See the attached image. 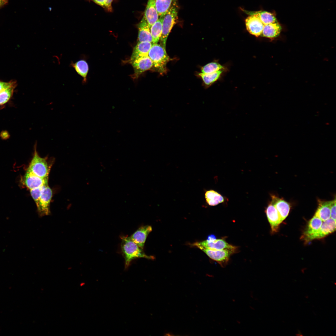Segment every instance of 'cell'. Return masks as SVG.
I'll return each instance as SVG.
<instances>
[{
    "mask_svg": "<svg viewBox=\"0 0 336 336\" xmlns=\"http://www.w3.org/2000/svg\"><path fill=\"white\" fill-rule=\"evenodd\" d=\"M323 221L315 215L309 221L307 226L301 236L305 240L307 237L316 233L320 228Z\"/></svg>",
    "mask_w": 336,
    "mask_h": 336,
    "instance_id": "cell-18",
    "label": "cell"
},
{
    "mask_svg": "<svg viewBox=\"0 0 336 336\" xmlns=\"http://www.w3.org/2000/svg\"><path fill=\"white\" fill-rule=\"evenodd\" d=\"M138 42H147L152 43L150 28L144 16L138 25Z\"/></svg>",
    "mask_w": 336,
    "mask_h": 336,
    "instance_id": "cell-15",
    "label": "cell"
},
{
    "mask_svg": "<svg viewBox=\"0 0 336 336\" xmlns=\"http://www.w3.org/2000/svg\"><path fill=\"white\" fill-rule=\"evenodd\" d=\"M222 72L221 70L209 74H205L201 73L199 75L202 78L205 84L209 86L217 80Z\"/></svg>",
    "mask_w": 336,
    "mask_h": 336,
    "instance_id": "cell-26",
    "label": "cell"
},
{
    "mask_svg": "<svg viewBox=\"0 0 336 336\" xmlns=\"http://www.w3.org/2000/svg\"><path fill=\"white\" fill-rule=\"evenodd\" d=\"M197 247L202 246L205 248L216 250L228 249L235 252L237 247L228 243L222 239H216L212 240H206L200 242H196L193 244Z\"/></svg>",
    "mask_w": 336,
    "mask_h": 336,
    "instance_id": "cell-8",
    "label": "cell"
},
{
    "mask_svg": "<svg viewBox=\"0 0 336 336\" xmlns=\"http://www.w3.org/2000/svg\"><path fill=\"white\" fill-rule=\"evenodd\" d=\"M152 44V43L147 42H138L133 49L130 62L137 58L148 56Z\"/></svg>",
    "mask_w": 336,
    "mask_h": 336,
    "instance_id": "cell-19",
    "label": "cell"
},
{
    "mask_svg": "<svg viewBox=\"0 0 336 336\" xmlns=\"http://www.w3.org/2000/svg\"><path fill=\"white\" fill-rule=\"evenodd\" d=\"M271 203L275 207L280 216L282 222L288 216L291 208L290 204L283 199L275 195H271Z\"/></svg>",
    "mask_w": 336,
    "mask_h": 336,
    "instance_id": "cell-14",
    "label": "cell"
},
{
    "mask_svg": "<svg viewBox=\"0 0 336 336\" xmlns=\"http://www.w3.org/2000/svg\"><path fill=\"white\" fill-rule=\"evenodd\" d=\"M23 181L26 186L30 190L48 184V178L38 177L27 170L23 177Z\"/></svg>",
    "mask_w": 336,
    "mask_h": 336,
    "instance_id": "cell-11",
    "label": "cell"
},
{
    "mask_svg": "<svg viewBox=\"0 0 336 336\" xmlns=\"http://www.w3.org/2000/svg\"><path fill=\"white\" fill-rule=\"evenodd\" d=\"M69 66L73 68L78 75L82 77L83 83L86 82L87 76L89 69L88 64L86 60L82 59L75 63L71 61Z\"/></svg>",
    "mask_w": 336,
    "mask_h": 336,
    "instance_id": "cell-20",
    "label": "cell"
},
{
    "mask_svg": "<svg viewBox=\"0 0 336 336\" xmlns=\"http://www.w3.org/2000/svg\"><path fill=\"white\" fill-rule=\"evenodd\" d=\"M14 80H11L9 82H4L0 80V91L7 87L13 82Z\"/></svg>",
    "mask_w": 336,
    "mask_h": 336,
    "instance_id": "cell-31",
    "label": "cell"
},
{
    "mask_svg": "<svg viewBox=\"0 0 336 336\" xmlns=\"http://www.w3.org/2000/svg\"><path fill=\"white\" fill-rule=\"evenodd\" d=\"M241 9L249 15L245 20L247 30L256 36H261L265 25L278 22L275 16L270 12L262 10L252 11L242 8Z\"/></svg>",
    "mask_w": 336,
    "mask_h": 336,
    "instance_id": "cell-1",
    "label": "cell"
},
{
    "mask_svg": "<svg viewBox=\"0 0 336 336\" xmlns=\"http://www.w3.org/2000/svg\"><path fill=\"white\" fill-rule=\"evenodd\" d=\"M53 192L48 185L42 193L37 208L40 216H44L50 214V204L52 197Z\"/></svg>",
    "mask_w": 336,
    "mask_h": 336,
    "instance_id": "cell-9",
    "label": "cell"
},
{
    "mask_svg": "<svg viewBox=\"0 0 336 336\" xmlns=\"http://www.w3.org/2000/svg\"><path fill=\"white\" fill-rule=\"evenodd\" d=\"M281 29L278 22L270 23L264 26L261 36L270 38L276 37L280 34Z\"/></svg>",
    "mask_w": 336,
    "mask_h": 336,
    "instance_id": "cell-21",
    "label": "cell"
},
{
    "mask_svg": "<svg viewBox=\"0 0 336 336\" xmlns=\"http://www.w3.org/2000/svg\"><path fill=\"white\" fill-rule=\"evenodd\" d=\"M148 56L152 61L153 66L161 70L164 68L169 60L166 49L157 43L152 44Z\"/></svg>",
    "mask_w": 336,
    "mask_h": 336,
    "instance_id": "cell-5",
    "label": "cell"
},
{
    "mask_svg": "<svg viewBox=\"0 0 336 336\" xmlns=\"http://www.w3.org/2000/svg\"><path fill=\"white\" fill-rule=\"evenodd\" d=\"M336 230V221L330 218L323 222L319 230L314 234L307 237L304 241L308 243L313 240L322 238L330 234Z\"/></svg>",
    "mask_w": 336,
    "mask_h": 336,
    "instance_id": "cell-7",
    "label": "cell"
},
{
    "mask_svg": "<svg viewBox=\"0 0 336 336\" xmlns=\"http://www.w3.org/2000/svg\"><path fill=\"white\" fill-rule=\"evenodd\" d=\"M179 7L177 0H174L171 6L164 16L162 22L161 45L166 49L168 36L178 19Z\"/></svg>",
    "mask_w": 336,
    "mask_h": 336,
    "instance_id": "cell-3",
    "label": "cell"
},
{
    "mask_svg": "<svg viewBox=\"0 0 336 336\" xmlns=\"http://www.w3.org/2000/svg\"><path fill=\"white\" fill-rule=\"evenodd\" d=\"M197 247L211 259L218 262L222 267H224L226 265L230 255L234 253L233 251L228 249L216 250L202 246Z\"/></svg>",
    "mask_w": 336,
    "mask_h": 336,
    "instance_id": "cell-6",
    "label": "cell"
},
{
    "mask_svg": "<svg viewBox=\"0 0 336 336\" xmlns=\"http://www.w3.org/2000/svg\"><path fill=\"white\" fill-rule=\"evenodd\" d=\"M265 212L272 232H276L278 230L279 225L282 222L278 211L271 203L266 208Z\"/></svg>",
    "mask_w": 336,
    "mask_h": 336,
    "instance_id": "cell-12",
    "label": "cell"
},
{
    "mask_svg": "<svg viewBox=\"0 0 336 336\" xmlns=\"http://www.w3.org/2000/svg\"><path fill=\"white\" fill-rule=\"evenodd\" d=\"M174 0H155L156 9L159 17L164 16Z\"/></svg>",
    "mask_w": 336,
    "mask_h": 336,
    "instance_id": "cell-25",
    "label": "cell"
},
{
    "mask_svg": "<svg viewBox=\"0 0 336 336\" xmlns=\"http://www.w3.org/2000/svg\"><path fill=\"white\" fill-rule=\"evenodd\" d=\"M207 203L210 206H215L224 201V198L220 194L213 190L207 191L205 193Z\"/></svg>",
    "mask_w": 336,
    "mask_h": 336,
    "instance_id": "cell-23",
    "label": "cell"
},
{
    "mask_svg": "<svg viewBox=\"0 0 336 336\" xmlns=\"http://www.w3.org/2000/svg\"><path fill=\"white\" fill-rule=\"evenodd\" d=\"M48 184L30 190V194L35 202L37 207L38 206L40 196Z\"/></svg>",
    "mask_w": 336,
    "mask_h": 336,
    "instance_id": "cell-28",
    "label": "cell"
},
{
    "mask_svg": "<svg viewBox=\"0 0 336 336\" xmlns=\"http://www.w3.org/2000/svg\"><path fill=\"white\" fill-rule=\"evenodd\" d=\"M8 2V0H0V8L6 5Z\"/></svg>",
    "mask_w": 336,
    "mask_h": 336,
    "instance_id": "cell-32",
    "label": "cell"
},
{
    "mask_svg": "<svg viewBox=\"0 0 336 336\" xmlns=\"http://www.w3.org/2000/svg\"><path fill=\"white\" fill-rule=\"evenodd\" d=\"M144 16L150 28L159 18L156 9L155 0H148Z\"/></svg>",
    "mask_w": 336,
    "mask_h": 336,
    "instance_id": "cell-16",
    "label": "cell"
},
{
    "mask_svg": "<svg viewBox=\"0 0 336 336\" xmlns=\"http://www.w3.org/2000/svg\"><path fill=\"white\" fill-rule=\"evenodd\" d=\"M164 16L159 17L158 20L150 27L153 44L157 43L161 38L162 32V22Z\"/></svg>",
    "mask_w": 336,
    "mask_h": 336,
    "instance_id": "cell-22",
    "label": "cell"
},
{
    "mask_svg": "<svg viewBox=\"0 0 336 336\" xmlns=\"http://www.w3.org/2000/svg\"><path fill=\"white\" fill-rule=\"evenodd\" d=\"M16 86V82L14 80L12 85L0 91V105L5 104L9 100Z\"/></svg>",
    "mask_w": 336,
    "mask_h": 336,
    "instance_id": "cell-24",
    "label": "cell"
},
{
    "mask_svg": "<svg viewBox=\"0 0 336 336\" xmlns=\"http://www.w3.org/2000/svg\"><path fill=\"white\" fill-rule=\"evenodd\" d=\"M36 147V144L34 147V155L27 170L38 177L48 178L51 166L45 158L39 156Z\"/></svg>",
    "mask_w": 336,
    "mask_h": 336,
    "instance_id": "cell-4",
    "label": "cell"
},
{
    "mask_svg": "<svg viewBox=\"0 0 336 336\" xmlns=\"http://www.w3.org/2000/svg\"><path fill=\"white\" fill-rule=\"evenodd\" d=\"M122 240L121 249L125 259V269H127L131 261L137 258H143L154 259L153 256H149L145 254L143 249L139 247L127 236H120Z\"/></svg>",
    "mask_w": 336,
    "mask_h": 336,
    "instance_id": "cell-2",
    "label": "cell"
},
{
    "mask_svg": "<svg viewBox=\"0 0 336 336\" xmlns=\"http://www.w3.org/2000/svg\"><path fill=\"white\" fill-rule=\"evenodd\" d=\"M110 12L112 10V3L113 0H90Z\"/></svg>",
    "mask_w": 336,
    "mask_h": 336,
    "instance_id": "cell-29",
    "label": "cell"
},
{
    "mask_svg": "<svg viewBox=\"0 0 336 336\" xmlns=\"http://www.w3.org/2000/svg\"><path fill=\"white\" fill-rule=\"evenodd\" d=\"M216 239L215 236L214 235H211L209 236L207 239V240H212Z\"/></svg>",
    "mask_w": 336,
    "mask_h": 336,
    "instance_id": "cell-33",
    "label": "cell"
},
{
    "mask_svg": "<svg viewBox=\"0 0 336 336\" xmlns=\"http://www.w3.org/2000/svg\"><path fill=\"white\" fill-rule=\"evenodd\" d=\"M223 67L216 62L209 63L204 66L202 69V73L207 74L213 73L222 70Z\"/></svg>",
    "mask_w": 336,
    "mask_h": 336,
    "instance_id": "cell-27",
    "label": "cell"
},
{
    "mask_svg": "<svg viewBox=\"0 0 336 336\" xmlns=\"http://www.w3.org/2000/svg\"><path fill=\"white\" fill-rule=\"evenodd\" d=\"M332 201H323L318 199V206L314 215L323 222L330 218V207Z\"/></svg>",
    "mask_w": 336,
    "mask_h": 336,
    "instance_id": "cell-17",
    "label": "cell"
},
{
    "mask_svg": "<svg viewBox=\"0 0 336 336\" xmlns=\"http://www.w3.org/2000/svg\"><path fill=\"white\" fill-rule=\"evenodd\" d=\"M152 230L151 226H142L130 237L131 239L139 247L143 249L147 238Z\"/></svg>",
    "mask_w": 336,
    "mask_h": 336,
    "instance_id": "cell-13",
    "label": "cell"
},
{
    "mask_svg": "<svg viewBox=\"0 0 336 336\" xmlns=\"http://www.w3.org/2000/svg\"><path fill=\"white\" fill-rule=\"evenodd\" d=\"M330 218L336 221V199L332 200L330 207Z\"/></svg>",
    "mask_w": 336,
    "mask_h": 336,
    "instance_id": "cell-30",
    "label": "cell"
},
{
    "mask_svg": "<svg viewBox=\"0 0 336 336\" xmlns=\"http://www.w3.org/2000/svg\"><path fill=\"white\" fill-rule=\"evenodd\" d=\"M131 63L134 70L133 75L134 78H137L142 73L153 66V63L148 56L137 58Z\"/></svg>",
    "mask_w": 336,
    "mask_h": 336,
    "instance_id": "cell-10",
    "label": "cell"
}]
</instances>
